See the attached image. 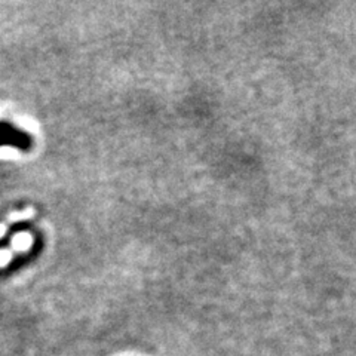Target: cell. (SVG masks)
I'll return each mask as SVG.
<instances>
[{
  "label": "cell",
  "instance_id": "6da1fadb",
  "mask_svg": "<svg viewBox=\"0 0 356 356\" xmlns=\"http://www.w3.org/2000/svg\"><path fill=\"white\" fill-rule=\"evenodd\" d=\"M0 146H14L26 150L31 146V140L24 131L6 124V122H0Z\"/></svg>",
  "mask_w": 356,
  "mask_h": 356
}]
</instances>
